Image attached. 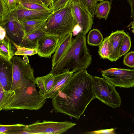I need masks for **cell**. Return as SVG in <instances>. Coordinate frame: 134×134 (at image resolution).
<instances>
[{"mask_svg": "<svg viewBox=\"0 0 134 134\" xmlns=\"http://www.w3.org/2000/svg\"><path fill=\"white\" fill-rule=\"evenodd\" d=\"M93 81L94 76L86 69L73 73L65 85L51 99L54 111L78 120L88 105L96 98Z\"/></svg>", "mask_w": 134, "mask_h": 134, "instance_id": "6da1fadb", "label": "cell"}, {"mask_svg": "<svg viewBox=\"0 0 134 134\" xmlns=\"http://www.w3.org/2000/svg\"><path fill=\"white\" fill-rule=\"evenodd\" d=\"M92 61L86 44V35L80 31L59 62L49 73L55 76L67 71L72 73L86 69Z\"/></svg>", "mask_w": 134, "mask_h": 134, "instance_id": "7a4b0ae2", "label": "cell"}, {"mask_svg": "<svg viewBox=\"0 0 134 134\" xmlns=\"http://www.w3.org/2000/svg\"><path fill=\"white\" fill-rule=\"evenodd\" d=\"M46 101V99L36 90L35 83L28 80L20 88L15 90L12 97L2 110L37 111L42 107Z\"/></svg>", "mask_w": 134, "mask_h": 134, "instance_id": "3957f363", "label": "cell"}, {"mask_svg": "<svg viewBox=\"0 0 134 134\" xmlns=\"http://www.w3.org/2000/svg\"><path fill=\"white\" fill-rule=\"evenodd\" d=\"M71 0H69L63 8L53 12L49 17L42 29L46 34L60 38L66 34L74 32L77 24L72 11Z\"/></svg>", "mask_w": 134, "mask_h": 134, "instance_id": "277c9868", "label": "cell"}, {"mask_svg": "<svg viewBox=\"0 0 134 134\" xmlns=\"http://www.w3.org/2000/svg\"><path fill=\"white\" fill-rule=\"evenodd\" d=\"M115 86L104 77L94 76L93 88L96 98L113 108L119 107L121 99Z\"/></svg>", "mask_w": 134, "mask_h": 134, "instance_id": "5b68a950", "label": "cell"}, {"mask_svg": "<svg viewBox=\"0 0 134 134\" xmlns=\"http://www.w3.org/2000/svg\"><path fill=\"white\" fill-rule=\"evenodd\" d=\"M18 5L13 10L0 18V26L5 30L6 35L16 48L22 41L24 31L18 18Z\"/></svg>", "mask_w": 134, "mask_h": 134, "instance_id": "8992f818", "label": "cell"}, {"mask_svg": "<svg viewBox=\"0 0 134 134\" xmlns=\"http://www.w3.org/2000/svg\"><path fill=\"white\" fill-rule=\"evenodd\" d=\"M76 124L68 121L58 122L44 120L41 122L38 120L26 125L24 130L26 134H62Z\"/></svg>", "mask_w": 134, "mask_h": 134, "instance_id": "52a82bcc", "label": "cell"}, {"mask_svg": "<svg viewBox=\"0 0 134 134\" xmlns=\"http://www.w3.org/2000/svg\"><path fill=\"white\" fill-rule=\"evenodd\" d=\"M13 67V80L10 91L20 88L27 80L35 83L34 71L29 64H26L20 57L15 56L10 60Z\"/></svg>", "mask_w": 134, "mask_h": 134, "instance_id": "ba28073f", "label": "cell"}, {"mask_svg": "<svg viewBox=\"0 0 134 134\" xmlns=\"http://www.w3.org/2000/svg\"><path fill=\"white\" fill-rule=\"evenodd\" d=\"M103 77L115 87H134V69L111 68L101 71Z\"/></svg>", "mask_w": 134, "mask_h": 134, "instance_id": "9c48e42d", "label": "cell"}, {"mask_svg": "<svg viewBox=\"0 0 134 134\" xmlns=\"http://www.w3.org/2000/svg\"><path fill=\"white\" fill-rule=\"evenodd\" d=\"M74 16L80 32L86 35L91 29L93 24L91 16L84 9L80 4L74 0H71Z\"/></svg>", "mask_w": 134, "mask_h": 134, "instance_id": "30bf717a", "label": "cell"}, {"mask_svg": "<svg viewBox=\"0 0 134 134\" xmlns=\"http://www.w3.org/2000/svg\"><path fill=\"white\" fill-rule=\"evenodd\" d=\"M59 38L53 35L46 34L38 40L36 49L37 54L41 57L49 58L55 52Z\"/></svg>", "mask_w": 134, "mask_h": 134, "instance_id": "8fae6325", "label": "cell"}, {"mask_svg": "<svg viewBox=\"0 0 134 134\" xmlns=\"http://www.w3.org/2000/svg\"><path fill=\"white\" fill-rule=\"evenodd\" d=\"M13 80V67L10 61L0 56V85L5 91H10Z\"/></svg>", "mask_w": 134, "mask_h": 134, "instance_id": "7c38bea8", "label": "cell"}, {"mask_svg": "<svg viewBox=\"0 0 134 134\" xmlns=\"http://www.w3.org/2000/svg\"><path fill=\"white\" fill-rule=\"evenodd\" d=\"M53 12L52 9L37 10H30L20 8L17 10L18 18L20 22L33 20L48 18Z\"/></svg>", "mask_w": 134, "mask_h": 134, "instance_id": "4fadbf2b", "label": "cell"}, {"mask_svg": "<svg viewBox=\"0 0 134 134\" xmlns=\"http://www.w3.org/2000/svg\"><path fill=\"white\" fill-rule=\"evenodd\" d=\"M0 56L10 61L15 55L16 48L7 36L5 29L0 26Z\"/></svg>", "mask_w": 134, "mask_h": 134, "instance_id": "5bb4252c", "label": "cell"}, {"mask_svg": "<svg viewBox=\"0 0 134 134\" xmlns=\"http://www.w3.org/2000/svg\"><path fill=\"white\" fill-rule=\"evenodd\" d=\"M124 30H118L112 33L108 36L111 42L112 50L108 59L111 62L118 60L120 57L119 52L121 43L126 34Z\"/></svg>", "mask_w": 134, "mask_h": 134, "instance_id": "9a60e30c", "label": "cell"}, {"mask_svg": "<svg viewBox=\"0 0 134 134\" xmlns=\"http://www.w3.org/2000/svg\"><path fill=\"white\" fill-rule=\"evenodd\" d=\"M73 32L67 33L60 38L58 46L52 57V68L59 61L70 45L72 40Z\"/></svg>", "mask_w": 134, "mask_h": 134, "instance_id": "2e32d148", "label": "cell"}, {"mask_svg": "<svg viewBox=\"0 0 134 134\" xmlns=\"http://www.w3.org/2000/svg\"><path fill=\"white\" fill-rule=\"evenodd\" d=\"M72 73L70 71H67L54 76L53 86L44 98L46 99L53 98L67 84Z\"/></svg>", "mask_w": 134, "mask_h": 134, "instance_id": "e0dca14e", "label": "cell"}, {"mask_svg": "<svg viewBox=\"0 0 134 134\" xmlns=\"http://www.w3.org/2000/svg\"><path fill=\"white\" fill-rule=\"evenodd\" d=\"M54 80V76L50 73L45 76L36 78L35 83L39 89L40 95L44 97L50 91L53 86Z\"/></svg>", "mask_w": 134, "mask_h": 134, "instance_id": "ac0fdd59", "label": "cell"}, {"mask_svg": "<svg viewBox=\"0 0 134 134\" xmlns=\"http://www.w3.org/2000/svg\"><path fill=\"white\" fill-rule=\"evenodd\" d=\"M48 18L46 19L31 20L21 22L24 31V35L23 40L29 35L38 30L42 29L46 25Z\"/></svg>", "mask_w": 134, "mask_h": 134, "instance_id": "d6986e66", "label": "cell"}, {"mask_svg": "<svg viewBox=\"0 0 134 134\" xmlns=\"http://www.w3.org/2000/svg\"><path fill=\"white\" fill-rule=\"evenodd\" d=\"M46 34L42 29L38 30L30 34L23 39L20 46L26 48L36 49L38 40Z\"/></svg>", "mask_w": 134, "mask_h": 134, "instance_id": "ffe728a7", "label": "cell"}, {"mask_svg": "<svg viewBox=\"0 0 134 134\" xmlns=\"http://www.w3.org/2000/svg\"><path fill=\"white\" fill-rule=\"evenodd\" d=\"M111 3L108 0L103 1L97 4L95 10L94 15L99 19L107 20L111 8Z\"/></svg>", "mask_w": 134, "mask_h": 134, "instance_id": "44dd1931", "label": "cell"}, {"mask_svg": "<svg viewBox=\"0 0 134 134\" xmlns=\"http://www.w3.org/2000/svg\"><path fill=\"white\" fill-rule=\"evenodd\" d=\"M26 125L20 124L12 125H0V134H26L24 131Z\"/></svg>", "mask_w": 134, "mask_h": 134, "instance_id": "7402d4cb", "label": "cell"}, {"mask_svg": "<svg viewBox=\"0 0 134 134\" xmlns=\"http://www.w3.org/2000/svg\"><path fill=\"white\" fill-rule=\"evenodd\" d=\"M103 36L99 30L94 29L88 33L87 38V43L92 46L100 45L103 40Z\"/></svg>", "mask_w": 134, "mask_h": 134, "instance_id": "603a6c76", "label": "cell"}, {"mask_svg": "<svg viewBox=\"0 0 134 134\" xmlns=\"http://www.w3.org/2000/svg\"><path fill=\"white\" fill-rule=\"evenodd\" d=\"M112 50L111 42L108 36L105 38L99 47L98 53L101 58L108 59Z\"/></svg>", "mask_w": 134, "mask_h": 134, "instance_id": "cb8c5ba5", "label": "cell"}, {"mask_svg": "<svg viewBox=\"0 0 134 134\" xmlns=\"http://www.w3.org/2000/svg\"><path fill=\"white\" fill-rule=\"evenodd\" d=\"M77 2L82 8L93 18L94 17L95 8L97 0H74Z\"/></svg>", "mask_w": 134, "mask_h": 134, "instance_id": "d4e9b609", "label": "cell"}, {"mask_svg": "<svg viewBox=\"0 0 134 134\" xmlns=\"http://www.w3.org/2000/svg\"><path fill=\"white\" fill-rule=\"evenodd\" d=\"M15 91H5L0 85V111L12 97Z\"/></svg>", "mask_w": 134, "mask_h": 134, "instance_id": "484cf974", "label": "cell"}, {"mask_svg": "<svg viewBox=\"0 0 134 134\" xmlns=\"http://www.w3.org/2000/svg\"><path fill=\"white\" fill-rule=\"evenodd\" d=\"M131 46V38L128 32L125 34L122 41L119 52L120 57L127 53Z\"/></svg>", "mask_w": 134, "mask_h": 134, "instance_id": "4316f807", "label": "cell"}, {"mask_svg": "<svg viewBox=\"0 0 134 134\" xmlns=\"http://www.w3.org/2000/svg\"><path fill=\"white\" fill-rule=\"evenodd\" d=\"M20 8L30 10H43L50 9L48 7L35 3L22 2L19 4Z\"/></svg>", "mask_w": 134, "mask_h": 134, "instance_id": "83f0119b", "label": "cell"}, {"mask_svg": "<svg viewBox=\"0 0 134 134\" xmlns=\"http://www.w3.org/2000/svg\"><path fill=\"white\" fill-rule=\"evenodd\" d=\"M15 55L31 56L37 54L36 49L28 48L18 46L15 52Z\"/></svg>", "mask_w": 134, "mask_h": 134, "instance_id": "f1b7e54d", "label": "cell"}, {"mask_svg": "<svg viewBox=\"0 0 134 134\" xmlns=\"http://www.w3.org/2000/svg\"><path fill=\"white\" fill-rule=\"evenodd\" d=\"M123 63L127 66L134 67V51L129 52L124 55Z\"/></svg>", "mask_w": 134, "mask_h": 134, "instance_id": "f546056e", "label": "cell"}, {"mask_svg": "<svg viewBox=\"0 0 134 134\" xmlns=\"http://www.w3.org/2000/svg\"><path fill=\"white\" fill-rule=\"evenodd\" d=\"M10 11L4 0H0V18L2 17Z\"/></svg>", "mask_w": 134, "mask_h": 134, "instance_id": "4dcf8cb0", "label": "cell"}, {"mask_svg": "<svg viewBox=\"0 0 134 134\" xmlns=\"http://www.w3.org/2000/svg\"><path fill=\"white\" fill-rule=\"evenodd\" d=\"M69 0H59L53 6L52 8L53 12L63 8L65 6Z\"/></svg>", "mask_w": 134, "mask_h": 134, "instance_id": "1f68e13d", "label": "cell"}, {"mask_svg": "<svg viewBox=\"0 0 134 134\" xmlns=\"http://www.w3.org/2000/svg\"><path fill=\"white\" fill-rule=\"evenodd\" d=\"M116 128H112L107 129H104L97 130L88 132V134H115L114 130Z\"/></svg>", "mask_w": 134, "mask_h": 134, "instance_id": "d6a6232c", "label": "cell"}, {"mask_svg": "<svg viewBox=\"0 0 134 134\" xmlns=\"http://www.w3.org/2000/svg\"><path fill=\"white\" fill-rule=\"evenodd\" d=\"M10 11L16 8L18 4L16 0H4Z\"/></svg>", "mask_w": 134, "mask_h": 134, "instance_id": "836d02e7", "label": "cell"}, {"mask_svg": "<svg viewBox=\"0 0 134 134\" xmlns=\"http://www.w3.org/2000/svg\"><path fill=\"white\" fill-rule=\"evenodd\" d=\"M16 1L18 4L22 2L32 3L39 4L44 6L42 2L39 0H16Z\"/></svg>", "mask_w": 134, "mask_h": 134, "instance_id": "e575fe53", "label": "cell"}, {"mask_svg": "<svg viewBox=\"0 0 134 134\" xmlns=\"http://www.w3.org/2000/svg\"><path fill=\"white\" fill-rule=\"evenodd\" d=\"M129 3L131 10V17L134 19V0H127Z\"/></svg>", "mask_w": 134, "mask_h": 134, "instance_id": "d590c367", "label": "cell"}, {"mask_svg": "<svg viewBox=\"0 0 134 134\" xmlns=\"http://www.w3.org/2000/svg\"><path fill=\"white\" fill-rule=\"evenodd\" d=\"M47 5L48 7L50 9L52 8V0H45Z\"/></svg>", "mask_w": 134, "mask_h": 134, "instance_id": "8d00e7d4", "label": "cell"}, {"mask_svg": "<svg viewBox=\"0 0 134 134\" xmlns=\"http://www.w3.org/2000/svg\"><path fill=\"white\" fill-rule=\"evenodd\" d=\"M23 59L24 62L26 64H29V61L27 56H24V57H23Z\"/></svg>", "mask_w": 134, "mask_h": 134, "instance_id": "74e56055", "label": "cell"}, {"mask_svg": "<svg viewBox=\"0 0 134 134\" xmlns=\"http://www.w3.org/2000/svg\"><path fill=\"white\" fill-rule=\"evenodd\" d=\"M39 0L41 2H42V3L43 4V5L44 6L48 7V6H47V3L45 0Z\"/></svg>", "mask_w": 134, "mask_h": 134, "instance_id": "f35d334b", "label": "cell"}, {"mask_svg": "<svg viewBox=\"0 0 134 134\" xmlns=\"http://www.w3.org/2000/svg\"><path fill=\"white\" fill-rule=\"evenodd\" d=\"M59 0H52V7Z\"/></svg>", "mask_w": 134, "mask_h": 134, "instance_id": "ab89813d", "label": "cell"}, {"mask_svg": "<svg viewBox=\"0 0 134 134\" xmlns=\"http://www.w3.org/2000/svg\"><path fill=\"white\" fill-rule=\"evenodd\" d=\"M133 21L131 23V28L134 29V19H133Z\"/></svg>", "mask_w": 134, "mask_h": 134, "instance_id": "60d3db41", "label": "cell"}, {"mask_svg": "<svg viewBox=\"0 0 134 134\" xmlns=\"http://www.w3.org/2000/svg\"><path fill=\"white\" fill-rule=\"evenodd\" d=\"M104 0H97V1L98 2V1H100V2H101L102 1H104Z\"/></svg>", "mask_w": 134, "mask_h": 134, "instance_id": "b9f144b4", "label": "cell"}, {"mask_svg": "<svg viewBox=\"0 0 134 134\" xmlns=\"http://www.w3.org/2000/svg\"><path fill=\"white\" fill-rule=\"evenodd\" d=\"M108 0L109 1H113L114 0Z\"/></svg>", "mask_w": 134, "mask_h": 134, "instance_id": "7bdbcfd3", "label": "cell"}, {"mask_svg": "<svg viewBox=\"0 0 134 134\" xmlns=\"http://www.w3.org/2000/svg\"><path fill=\"white\" fill-rule=\"evenodd\" d=\"M133 121H134V118H133Z\"/></svg>", "mask_w": 134, "mask_h": 134, "instance_id": "ee69618b", "label": "cell"}]
</instances>
